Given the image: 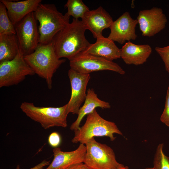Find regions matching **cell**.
Segmentation results:
<instances>
[{
  "mask_svg": "<svg viewBox=\"0 0 169 169\" xmlns=\"http://www.w3.org/2000/svg\"><path fill=\"white\" fill-rule=\"evenodd\" d=\"M87 28L82 21L73 18L55 36L52 42L59 59L69 60L83 52L91 44L85 38Z\"/></svg>",
  "mask_w": 169,
  "mask_h": 169,
  "instance_id": "6da1fadb",
  "label": "cell"
},
{
  "mask_svg": "<svg viewBox=\"0 0 169 169\" xmlns=\"http://www.w3.org/2000/svg\"><path fill=\"white\" fill-rule=\"evenodd\" d=\"M26 62L40 77L45 80L49 89L52 86V78L65 59L58 57L52 41L48 44L39 43L32 53L24 56Z\"/></svg>",
  "mask_w": 169,
  "mask_h": 169,
  "instance_id": "7a4b0ae2",
  "label": "cell"
},
{
  "mask_svg": "<svg viewBox=\"0 0 169 169\" xmlns=\"http://www.w3.org/2000/svg\"><path fill=\"white\" fill-rule=\"evenodd\" d=\"M34 13L39 23V43L52 42L56 34L70 23V18L60 12L54 4L41 3Z\"/></svg>",
  "mask_w": 169,
  "mask_h": 169,
  "instance_id": "3957f363",
  "label": "cell"
},
{
  "mask_svg": "<svg viewBox=\"0 0 169 169\" xmlns=\"http://www.w3.org/2000/svg\"><path fill=\"white\" fill-rule=\"evenodd\" d=\"M74 132V136L71 142L84 145L95 136L107 137L112 141L116 138L114 136V134L123 135L115 123L103 118L96 109L87 115L84 125Z\"/></svg>",
  "mask_w": 169,
  "mask_h": 169,
  "instance_id": "277c9868",
  "label": "cell"
},
{
  "mask_svg": "<svg viewBox=\"0 0 169 169\" xmlns=\"http://www.w3.org/2000/svg\"><path fill=\"white\" fill-rule=\"evenodd\" d=\"M22 112L45 129L54 126L65 128L69 113L67 104L60 107H38L33 103L24 102L20 106Z\"/></svg>",
  "mask_w": 169,
  "mask_h": 169,
  "instance_id": "5b68a950",
  "label": "cell"
},
{
  "mask_svg": "<svg viewBox=\"0 0 169 169\" xmlns=\"http://www.w3.org/2000/svg\"><path fill=\"white\" fill-rule=\"evenodd\" d=\"M86 152L84 163L90 169H116L124 165L116 159L113 150L97 141L94 137L85 144Z\"/></svg>",
  "mask_w": 169,
  "mask_h": 169,
  "instance_id": "8992f818",
  "label": "cell"
},
{
  "mask_svg": "<svg viewBox=\"0 0 169 169\" xmlns=\"http://www.w3.org/2000/svg\"><path fill=\"white\" fill-rule=\"evenodd\" d=\"M35 74L19 51L13 59L0 63V87L17 84Z\"/></svg>",
  "mask_w": 169,
  "mask_h": 169,
  "instance_id": "52a82bcc",
  "label": "cell"
},
{
  "mask_svg": "<svg viewBox=\"0 0 169 169\" xmlns=\"http://www.w3.org/2000/svg\"><path fill=\"white\" fill-rule=\"evenodd\" d=\"M14 26L20 52L24 56L33 53L39 39L37 21L34 12L27 15Z\"/></svg>",
  "mask_w": 169,
  "mask_h": 169,
  "instance_id": "ba28073f",
  "label": "cell"
},
{
  "mask_svg": "<svg viewBox=\"0 0 169 169\" xmlns=\"http://www.w3.org/2000/svg\"><path fill=\"white\" fill-rule=\"evenodd\" d=\"M70 69L79 73L90 74L109 70L124 74L125 71L117 64L94 55L80 53L69 60Z\"/></svg>",
  "mask_w": 169,
  "mask_h": 169,
  "instance_id": "9c48e42d",
  "label": "cell"
},
{
  "mask_svg": "<svg viewBox=\"0 0 169 169\" xmlns=\"http://www.w3.org/2000/svg\"><path fill=\"white\" fill-rule=\"evenodd\" d=\"M136 19L142 36L151 37L164 29L167 18L162 9L153 7L139 11Z\"/></svg>",
  "mask_w": 169,
  "mask_h": 169,
  "instance_id": "30bf717a",
  "label": "cell"
},
{
  "mask_svg": "<svg viewBox=\"0 0 169 169\" xmlns=\"http://www.w3.org/2000/svg\"><path fill=\"white\" fill-rule=\"evenodd\" d=\"M68 75L71 87V95L67 104L68 112L78 114L80 106L84 101L86 95V88L90 78V74L79 73L70 69Z\"/></svg>",
  "mask_w": 169,
  "mask_h": 169,
  "instance_id": "8fae6325",
  "label": "cell"
},
{
  "mask_svg": "<svg viewBox=\"0 0 169 169\" xmlns=\"http://www.w3.org/2000/svg\"><path fill=\"white\" fill-rule=\"evenodd\" d=\"M137 24V19L132 18L130 13L126 12L113 21L110 28V32L108 38L120 44L135 40L137 37L136 33Z\"/></svg>",
  "mask_w": 169,
  "mask_h": 169,
  "instance_id": "7c38bea8",
  "label": "cell"
},
{
  "mask_svg": "<svg viewBox=\"0 0 169 169\" xmlns=\"http://www.w3.org/2000/svg\"><path fill=\"white\" fill-rule=\"evenodd\" d=\"M54 158L45 169H67L74 165L84 163L86 152L85 145L80 144L76 150L64 151L57 147L53 150Z\"/></svg>",
  "mask_w": 169,
  "mask_h": 169,
  "instance_id": "4fadbf2b",
  "label": "cell"
},
{
  "mask_svg": "<svg viewBox=\"0 0 169 169\" xmlns=\"http://www.w3.org/2000/svg\"><path fill=\"white\" fill-rule=\"evenodd\" d=\"M81 20L87 29L89 30L96 39L103 36V30L110 28L113 22L111 16L101 6L88 11Z\"/></svg>",
  "mask_w": 169,
  "mask_h": 169,
  "instance_id": "5bb4252c",
  "label": "cell"
},
{
  "mask_svg": "<svg viewBox=\"0 0 169 169\" xmlns=\"http://www.w3.org/2000/svg\"><path fill=\"white\" fill-rule=\"evenodd\" d=\"M152 51L149 44H136L127 42L120 49V58L127 64L138 65L146 61Z\"/></svg>",
  "mask_w": 169,
  "mask_h": 169,
  "instance_id": "9a60e30c",
  "label": "cell"
},
{
  "mask_svg": "<svg viewBox=\"0 0 169 169\" xmlns=\"http://www.w3.org/2000/svg\"><path fill=\"white\" fill-rule=\"evenodd\" d=\"M5 6L8 15L13 24L15 25L29 13L34 12L41 0H26L14 2L1 0Z\"/></svg>",
  "mask_w": 169,
  "mask_h": 169,
  "instance_id": "2e32d148",
  "label": "cell"
},
{
  "mask_svg": "<svg viewBox=\"0 0 169 169\" xmlns=\"http://www.w3.org/2000/svg\"><path fill=\"white\" fill-rule=\"evenodd\" d=\"M82 53L94 55L110 61L120 58V49L114 41L104 36L97 38L96 42L91 44Z\"/></svg>",
  "mask_w": 169,
  "mask_h": 169,
  "instance_id": "e0dca14e",
  "label": "cell"
},
{
  "mask_svg": "<svg viewBox=\"0 0 169 169\" xmlns=\"http://www.w3.org/2000/svg\"><path fill=\"white\" fill-rule=\"evenodd\" d=\"M110 104L99 99L93 89H89L87 92L86 97L83 105L80 107L76 120L71 125L70 129L75 131L80 127L81 121L84 117L92 112L97 107L109 109Z\"/></svg>",
  "mask_w": 169,
  "mask_h": 169,
  "instance_id": "ac0fdd59",
  "label": "cell"
},
{
  "mask_svg": "<svg viewBox=\"0 0 169 169\" xmlns=\"http://www.w3.org/2000/svg\"><path fill=\"white\" fill-rule=\"evenodd\" d=\"M19 51L16 34L0 35V63L13 59Z\"/></svg>",
  "mask_w": 169,
  "mask_h": 169,
  "instance_id": "d6986e66",
  "label": "cell"
},
{
  "mask_svg": "<svg viewBox=\"0 0 169 169\" xmlns=\"http://www.w3.org/2000/svg\"><path fill=\"white\" fill-rule=\"evenodd\" d=\"M68 9L65 14L68 17L71 16L76 19L82 18L89 9L81 0H68L64 5Z\"/></svg>",
  "mask_w": 169,
  "mask_h": 169,
  "instance_id": "ffe728a7",
  "label": "cell"
},
{
  "mask_svg": "<svg viewBox=\"0 0 169 169\" xmlns=\"http://www.w3.org/2000/svg\"><path fill=\"white\" fill-rule=\"evenodd\" d=\"M16 34L14 25L8 14L5 5L0 2V35Z\"/></svg>",
  "mask_w": 169,
  "mask_h": 169,
  "instance_id": "44dd1931",
  "label": "cell"
},
{
  "mask_svg": "<svg viewBox=\"0 0 169 169\" xmlns=\"http://www.w3.org/2000/svg\"><path fill=\"white\" fill-rule=\"evenodd\" d=\"M164 144L157 146L153 160L154 169H169V157L163 151Z\"/></svg>",
  "mask_w": 169,
  "mask_h": 169,
  "instance_id": "7402d4cb",
  "label": "cell"
},
{
  "mask_svg": "<svg viewBox=\"0 0 169 169\" xmlns=\"http://www.w3.org/2000/svg\"><path fill=\"white\" fill-rule=\"evenodd\" d=\"M155 50L163 61L165 69L169 73V45L164 47H156Z\"/></svg>",
  "mask_w": 169,
  "mask_h": 169,
  "instance_id": "603a6c76",
  "label": "cell"
},
{
  "mask_svg": "<svg viewBox=\"0 0 169 169\" xmlns=\"http://www.w3.org/2000/svg\"><path fill=\"white\" fill-rule=\"evenodd\" d=\"M160 120L169 127V84L167 90L164 108Z\"/></svg>",
  "mask_w": 169,
  "mask_h": 169,
  "instance_id": "cb8c5ba5",
  "label": "cell"
},
{
  "mask_svg": "<svg viewBox=\"0 0 169 169\" xmlns=\"http://www.w3.org/2000/svg\"><path fill=\"white\" fill-rule=\"evenodd\" d=\"M61 141V137L59 134L57 132H53L49 136L48 142L49 145L55 148L58 147Z\"/></svg>",
  "mask_w": 169,
  "mask_h": 169,
  "instance_id": "d4e9b609",
  "label": "cell"
},
{
  "mask_svg": "<svg viewBox=\"0 0 169 169\" xmlns=\"http://www.w3.org/2000/svg\"><path fill=\"white\" fill-rule=\"evenodd\" d=\"M50 161L44 160L29 169H43L45 166H49L50 164ZM16 169H20L19 165H17Z\"/></svg>",
  "mask_w": 169,
  "mask_h": 169,
  "instance_id": "484cf974",
  "label": "cell"
},
{
  "mask_svg": "<svg viewBox=\"0 0 169 169\" xmlns=\"http://www.w3.org/2000/svg\"><path fill=\"white\" fill-rule=\"evenodd\" d=\"M67 169H90L84 163L77 164L72 165Z\"/></svg>",
  "mask_w": 169,
  "mask_h": 169,
  "instance_id": "4316f807",
  "label": "cell"
},
{
  "mask_svg": "<svg viewBox=\"0 0 169 169\" xmlns=\"http://www.w3.org/2000/svg\"><path fill=\"white\" fill-rule=\"evenodd\" d=\"M116 169H129V168L128 166H124L123 165V166Z\"/></svg>",
  "mask_w": 169,
  "mask_h": 169,
  "instance_id": "83f0119b",
  "label": "cell"
},
{
  "mask_svg": "<svg viewBox=\"0 0 169 169\" xmlns=\"http://www.w3.org/2000/svg\"><path fill=\"white\" fill-rule=\"evenodd\" d=\"M143 169H154L153 167H147Z\"/></svg>",
  "mask_w": 169,
  "mask_h": 169,
  "instance_id": "f1b7e54d",
  "label": "cell"
}]
</instances>
